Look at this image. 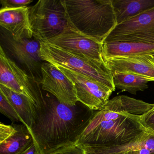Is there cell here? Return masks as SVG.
I'll list each match as a JSON object with an SVG mask.
<instances>
[{
	"label": "cell",
	"instance_id": "4fadbf2b",
	"mask_svg": "<svg viewBox=\"0 0 154 154\" xmlns=\"http://www.w3.org/2000/svg\"><path fill=\"white\" fill-rule=\"evenodd\" d=\"M0 26L8 30L15 40L33 37L29 7L1 9Z\"/></svg>",
	"mask_w": 154,
	"mask_h": 154
},
{
	"label": "cell",
	"instance_id": "ba28073f",
	"mask_svg": "<svg viewBox=\"0 0 154 154\" xmlns=\"http://www.w3.org/2000/svg\"><path fill=\"white\" fill-rule=\"evenodd\" d=\"M74 85L78 101L92 110L102 109L113 91L85 75L56 66Z\"/></svg>",
	"mask_w": 154,
	"mask_h": 154
},
{
	"label": "cell",
	"instance_id": "5bb4252c",
	"mask_svg": "<svg viewBox=\"0 0 154 154\" xmlns=\"http://www.w3.org/2000/svg\"><path fill=\"white\" fill-rule=\"evenodd\" d=\"M103 58L154 54V44L127 41L103 43Z\"/></svg>",
	"mask_w": 154,
	"mask_h": 154
},
{
	"label": "cell",
	"instance_id": "484cf974",
	"mask_svg": "<svg viewBox=\"0 0 154 154\" xmlns=\"http://www.w3.org/2000/svg\"><path fill=\"white\" fill-rule=\"evenodd\" d=\"M20 154H41L39 148L35 142Z\"/></svg>",
	"mask_w": 154,
	"mask_h": 154
},
{
	"label": "cell",
	"instance_id": "d4e9b609",
	"mask_svg": "<svg viewBox=\"0 0 154 154\" xmlns=\"http://www.w3.org/2000/svg\"><path fill=\"white\" fill-rule=\"evenodd\" d=\"M144 147L154 154V135L147 132L146 133L142 142Z\"/></svg>",
	"mask_w": 154,
	"mask_h": 154
},
{
	"label": "cell",
	"instance_id": "9c48e42d",
	"mask_svg": "<svg viewBox=\"0 0 154 154\" xmlns=\"http://www.w3.org/2000/svg\"><path fill=\"white\" fill-rule=\"evenodd\" d=\"M112 41L154 44V8L117 25L104 42Z\"/></svg>",
	"mask_w": 154,
	"mask_h": 154
},
{
	"label": "cell",
	"instance_id": "44dd1931",
	"mask_svg": "<svg viewBox=\"0 0 154 154\" xmlns=\"http://www.w3.org/2000/svg\"><path fill=\"white\" fill-rule=\"evenodd\" d=\"M140 120L146 131L154 135V105L147 112L140 117Z\"/></svg>",
	"mask_w": 154,
	"mask_h": 154
},
{
	"label": "cell",
	"instance_id": "2e32d148",
	"mask_svg": "<svg viewBox=\"0 0 154 154\" xmlns=\"http://www.w3.org/2000/svg\"><path fill=\"white\" fill-rule=\"evenodd\" d=\"M14 133L0 143V154H20L35 143L29 130L24 124H14Z\"/></svg>",
	"mask_w": 154,
	"mask_h": 154
},
{
	"label": "cell",
	"instance_id": "3957f363",
	"mask_svg": "<svg viewBox=\"0 0 154 154\" xmlns=\"http://www.w3.org/2000/svg\"><path fill=\"white\" fill-rule=\"evenodd\" d=\"M67 20L84 35L103 43L118 25L112 0H62Z\"/></svg>",
	"mask_w": 154,
	"mask_h": 154
},
{
	"label": "cell",
	"instance_id": "7c38bea8",
	"mask_svg": "<svg viewBox=\"0 0 154 154\" xmlns=\"http://www.w3.org/2000/svg\"><path fill=\"white\" fill-rule=\"evenodd\" d=\"M112 73L128 72L154 81V54L103 58Z\"/></svg>",
	"mask_w": 154,
	"mask_h": 154
},
{
	"label": "cell",
	"instance_id": "ac0fdd59",
	"mask_svg": "<svg viewBox=\"0 0 154 154\" xmlns=\"http://www.w3.org/2000/svg\"><path fill=\"white\" fill-rule=\"evenodd\" d=\"M112 74L115 88L134 94L148 88V83L150 82L143 76L130 73L116 72Z\"/></svg>",
	"mask_w": 154,
	"mask_h": 154
},
{
	"label": "cell",
	"instance_id": "7402d4cb",
	"mask_svg": "<svg viewBox=\"0 0 154 154\" xmlns=\"http://www.w3.org/2000/svg\"><path fill=\"white\" fill-rule=\"evenodd\" d=\"M49 154H86L83 145L76 143L61 148Z\"/></svg>",
	"mask_w": 154,
	"mask_h": 154
},
{
	"label": "cell",
	"instance_id": "d6986e66",
	"mask_svg": "<svg viewBox=\"0 0 154 154\" xmlns=\"http://www.w3.org/2000/svg\"><path fill=\"white\" fill-rule=\"evenodd\" d=\"M146 133H144L137 139L123 145L108 146L83 145L85 154H140L141 142Z\"/></svg>",
	"mask_w": 154,
	"mask_h": 154
},
{
	"label": "cell",
	"instance_id": "7a4b0ae2",
	"mask_svg": "<svg viewBox=\"0 0 154 154\" xmlns=\"http://www.w3.org/2000/svg\"><path fill=\"white\" fill-rule=\"evenodd\" d=\"M140 117L125 112L114 97L102 109L95 112L77 143L108 146L130 143L148 132Z\"/></svg>",
	"mask_w": 154,
	"mask_h": 154
},
{
	"label": "cell",
	"instance_id": "277c9868",
	"mask_svg": "<svg viewBox=\"0 0 154 154\" xmlns=\"http://www.w3.org/2000/svg\"><path fill=\"white\" fill-rule=\"evenodd\" d=\"M40 44V56L45 62L85 75L115 91L112 73L105 63L83 58L47 42Z\"/></svg>",
	"mask_w": 154,
	"mask_h": 154
},
{
	"label": "cell",
	"instance_id": "ffe728a7",
	"mask_svg": "<svg viewBox=\"0 0 154 154\" xmlns=\"http://www.w3.org/2000/svg\"><path fill=\"white\" fill-rule=\"evenodd\" d=\"M0 99L1 112L7 116L13 122H21V119L14 107L1 93H0Z\"/></svg>",
	"mask_w": 154,
	"mask_h": 154
},
{
	"label": "cell",
	"instance_id": "9a60e30c",
	"mask_svg": "<svg viewBox=\"0 0 154 154\" xmlns=\"http://www.w3.org/2000/svg\"><path fill=\"white\" fill-rule=\"evenodd\" d=\"M1 93L10 102L18 114L21 122L30 130L35 119L37 107L26 96L12 91L0 85Z\"/></svg>",
	"mask_w": 154,
	"mask_h": 154
},
{
	"label": "cell",
	"instance_id": "cb8c5ba5",
	"mask_svg": "<svg viewBox=\"0 0 154 154\" xmlns=\"http://www.w3.org/2000/svg\"><path fill=\"white\" fill-rule=\"evenodd\" d=\"M15 130L14 125H8L2 122L0 123V143L8 138Z\"/></svg>",
	"mask_w": 154,
	"mask_h": 154
},
{
	"label": "cell",
	"instance_id": "8fae6325",
	"mask_svg": "<svg viewBox=\"0 0 154 154\" xmlns=\"http://www.w3.org/2000/svg\"><path fill=\"white\" fill-rule=\"evenodd\" d=\"M43 90L54 95L61 103L75 106L78 101L73 84L54 65L44 62L41 66Z\"/></svg>",
	"mask_w": 154,
	"mask_h": 154
},
{
	"label": "cell",
	"instance_id": "6da1fadb",
	"mask_svg": "<svg viewBox=\"0 0 154 154\" xmlns=\"http://www.w3.org/2000/svg\"><path fill=\"white\" fill-rule=\"evenodd\" d=\"M45 99L44 107L37 108L29 131L41 154H49L77 143L95 112L79 101L71 106L61 103L54 95Z\"/></svg>",
	"mask_w": 154,
	"mask_h": 154
},
{
	"label": "cell",
	"instance_id": "603a6c76",
	"mask_svg": "<svg viewBox=\"0 0 154 154\" xmlns=\"http://www.w3.org/2000/svg\"><path fill=\"white\" fill-rule=\"evenodd\" d=\"M33 0H1V8H15L28 7Z\"/></svg>",
	"mask_w": 154,
	"mask_h": 154
},
{
	"label": "cell",
	"instance_id": "5b68a950",
	"mask_svg": "<svg viewBox=\"0 0 154 154\" xmlns=\"http://www.w3.org/2000/svg\"><path fill=\"white\" fill-rule=\"evenodd\" d=\"M29 8L33 37L39 42H46L59 35L67 25L62 0H40Z\"/></svg>",
	"mask_w": 154,
	"mask_h": 154
},
{
	"label": "cell",
	"instance_id": "8992f818",
	"mask_svg": "<svg viewBox=\"0 0 154 154\" xmlns=\"http://www.w3.org/2000/svg\"><path fill=\"white\" fill-rule=\"evenodd\" d=\"M31 81L27 73L8 56L1 46L0 85L26 96L37 109H41L45 104V97Z\"/></svg>",
	"mask_w": 154,
	"mask_h": 154
},
{
	"label": "cell",
	"instance_id": "52a82bcc",
	"mask_svg": "<svg viewBox=\"0 0 154 154\" xmlns=\"http://www.w3.org/2000/svg\"><path fill=\"white\" fill-rule=\"evenodd\" d=\"M45 42L83 58L105 63L103 58L102 43L81 33L68 20L66 27L60 34Z\"/></svg>",
	"mask_w": 154,
	"mask_h": 154
},
{
	"label": "cell",
	"instance_id": "e0dca14e",
	"mask_svg": "<svg viewBox=\"0 0 154 154\" xmlns=\"http://www.w3.org/2000/svg\"><path fill=\"white\" fill-rule=\"evenodd\" d=\"M112 4L119 25L154 8V0H112Z\"/></svg>",
	"mask_w": 154,
	"mask_h": 154
},
{
	"label": "cell",
	"instance_id": "30bf717a",
	"mask_svg": "<svg viewBox=\"0 0 154 154\" xmlns=\"http://www.w3.org/2000/svg\"><path fill=\"white\" fill-rule=\"evenodd\" d=\"M6 48L24 68V71L36 84L42 79L41 66L44 63L40 56V44L36 39L15 40L11 35H6Z\"/></svg>",
	"mask_w": 154,
	"mask_h": 154
}]
</instances>
